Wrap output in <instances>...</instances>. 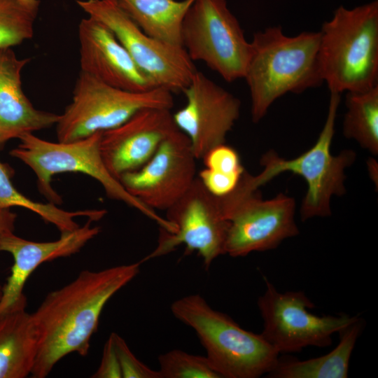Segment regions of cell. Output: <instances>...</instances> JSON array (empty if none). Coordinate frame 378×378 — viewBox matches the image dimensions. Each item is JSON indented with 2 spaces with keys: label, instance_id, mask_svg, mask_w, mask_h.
<instances>
[{
  "label": "cell",
  "instance_id": "23",
  "mask_svg": "<svg viewBox=\"0 0 378 378\" xmlns=\"http://www.w3.org/2000/svg\"><path fill=\"white\" fill-rule=\"evenodd\" d=\"M347 108L343 133L372 154L378 153V85L363 92L346 94Z\"/></svg>",
  "mask_w": 378,
  "mask_h": 378
},
{
  "label": "cell",
  "instance_id": "26",
  "mask_svg": "<svg viewBox=\"0 0 378 378\" xmlns=\"http://www.w3.org/2000/svg\"><path fill=\"white\" fill-rule=\"evenodd\" d=\"M118 355L122 378H160L158 370H155L132 353L125 340L112 332Z\"/></svg>",
  "mask_w": 378,
  "mask_h": 378
},
{
  "label": "cell",
  "instance_id": "11",
  "mask_svg": "<svg viewBox=\"0 0 378 378\" xmlns=\"http://www.w3.org/2000/svg\"><path fill=\"white\" fill-rule=\"evenodd\" d=\"M264 279L266 289L257 302L263 321L260 334L279 354L300 352L309 346H328L333 334L358 317L346 314L315 315L308 311L314 304L304 292L281 293Z\"/></svg>",
  "mask_w": 378,
  "mask_h": 378
},
{
  "label": "cell",
  "instance_id": "17",
  "mask_svg": "<svg viewBox=\"0 0 378 378\" xmlns=\"http://www.w3.org/2000/svg\"><path fill=\"white\" fill-rule=\"evenodd\" d=\"M78 40L80 71L124 90L140 92L158 88L102 22L90 16L82 19Z\"/></svg>",
  "mask_w": 378,
  "mask_h": 378
},
{
  "label": "cell",
  "instance_id": "29",
  "mask_svg": "<svg viewBox=\"0 0 378 378\" xmlns=\"http://www.w3.org/2000/svg\"><path fill=\"white\" fill-rule=\"evenodd\" d=\"M91 377L122 378L113 333L104 346L100 364Z\"/></svg>",
  "mask_w": 378,
  "mask_h": 378
},
{
  "label": "cell",
  "instance_id": "9",
  "mask_svg": "<svg viewBox=\"0 0 378 378\" xmlns=\"http://www.w3.org/2000/svg\"><path fill=\"white\" fill-rule=\"evenodd\" d=\"M218 200L228 223L224 252L231 257L273 249L299 233L295 201L286 195L263 200L258 190L247 192L237 186Z\"/></svg>",
  "mask_w": 378,
  "mask_h": 378
},
{
  "label": "cell",
  "instance_id": "4",
  "mask_svg": "<svg viewBox=\"0 0 378 378\" xmlns=\"http://www.w3.org/2000/svg\"><path fill=\"white\" fill-rule=\"evenodd\" d=\"M170 309L176 318L195 331L221 378H258L276 365L279 354L261 334L244 329L202 295L180 298Z\"/></svg>",
  "mask_w": 378,
  "mask_h": 378
},
{
  "label": "cell",
  "instance_id": "19",
  "mask_svg": "<svg viewBox=\"0 0 378 378\" xmlns=\"http://www.w3.org/2000/svg\"><path fill=\"white\" fill-rule=\"evenodd\" d=\"M38 348V335L26 307L0 316V378L31 375Z\"/></svg>",
  "mask_w": 378,
  "mask_h": 378
},
{
  "label": "cell",
  "instance_id": "18",
  "mask_svg": "<svg viewBox=\"0 0 378 378\" xmlns=\"http://www.w3.org/2000/svg\"><path fill=\"white\" fill-rule=\"evenodd\" d=\"M29 62L19 59L11 48H0V146L59 120V115L36 109L24 93L21 73Z\"/></svg>",
  "mask_w": 378,
  "mask_h": 378
},
{
  "label": "cell",
  "instance_id": "30",
  "mask_svg": "<svg viewBox=\"0 0 378 378\" xmlns=\"http://www.w3.org/2000/svg\"><path fill=\"white\" fill-rule=\"evenodd\" d=\"M17 215L10 209H0V234L14 231Z\"/></svg>",
  "mask_w": 378,
  "mask_h": 378
},
{
  "label": "cell",
  "instance_id": "28",
  "mask_svg": "<svg viewBox=\"0 0 378 378\" xmlns=\"http://www.w3.org/2000/svg\"><path fill=\"white\" fill-rule=\"evenodd\" d=\"M242 175L220 173L204 168L200 172L197 178L211 195L223 197L237 188Z\"/></svg>",
  "mask_w": 378,
  "mask_h": 378
},
{
  "label": "cell",
  "instance_id": "12",
  "mask_svg": "<svg viewBox=\"0 0 378 378\" xmlns=\"http://www.w3.org/2000/svg\"><path fill=\"white\" fill-rule=\"evenodd\" d=\"M166 211L164 218L173 225L174 231L169 233L160 228L156 248L141 263L168 254L182 244L186 254L197 253L206 270L215 259L225 254L227 221L223 216L218 197L208 192L197 177Z\"/></svg>",
  "mask_w": 378,
  "mask_h": 378
},
{
  "label": "cell",
  "instance_id": "1",
  "mask_svg": "<svg viewBox=\"0 0 378 378\" xmlns=\"http://www.w3.org/2000/svg\"><path fill=\"white\" fill-rule=\"evenodd\" d=\"M141 264L140 261L99 271L83 270L70 283L46 296L31 314L38 335L31 377H46L70 354L88 355L103 309L137 276Z\"/></svg>",
  "mask_w": 378,
  "mask_h": 378
},
{
  "label": "cell",
  "instance_id": "5",
  "mask_svg": "<svg viewBox=\"0 0 378 378\" xmlns=\"http://www.w3.org/2000/svg\"><path fill=\"white\" fill-rule=\"evenodd\" d=\"M102 132L70 142L43 140L33 133L21 136L18 148L10 155L27 164L36 176L37 187L48 202L60 204V195L51 186L52 177L61 173L79 172L97 180L111 199L138 210L160 227L172 232L174 226L164 217L130 194L105 166L99 150Z\"/></svg>",
  "mask_w": 378,
  "mask_h": 378
},
{
  "label": "cell",
  "instance_id": "24",
  "mask_svg": "<svg viewBox=\"0 0 378 378\" xmlns=\"http://www.w3.org/2000/svg\"><path fill=\"white\" fill-rule=\"evenodd\" d=\"M40 4L39 0H0V48L33 37Z\"/></svg>",
  "mask_w": 378,
  "mask_h": 378
},
{
  "label": "cell",
  "instance_id": "25",
  "mask_svg": "<svg viewBox=\"0 0 378 378\" xmlns=\"http://www.w3.org/2000/svg\"><path fill=\"white\" fill-rule=\"evenodd\" d=\"M160 378H221L207 358L180 349L158 356Z\"/></svg>",
  "mask_w": 378,
  "mask_h": 378
},
{
  "label": "cell",
  "instance_id": "20",
  "mask_svg": "<svg viewBox=\"0 0 378 378\" xmlns=\"http://www.w3.org/2000/svg\"><path fill=\"white\" fill-rule=\"evenodd\" d=\"M364 326L359 316L339 331L338 344L328 354L314 358L299 360L280 359L267 374L272 378H346L350 358L356 341Z\"/></svg>",
  "mask_w": 378,
  "mask_h": 378
},
{
  "label": "cell",
  "instance_id": "15",
  "mask_svg": "<svg viewBox=\"0 0 378 378\" xmlns=\"http://www.w3.org/2000/svg\"><path fill=\"white\" fill-rule=\"evenodd\" d=\"M178 130L171 109L146 108L101 134L99 150L111 175L119 180L146 164L162 141Z\"/></svg>",
  "mask_w": 378,
  "mask_h": 378
},
{
  "label": "cell",
  "instance_id": "2",
  "mask_svg": "<svg viewBox=\"0 0 378 378\" xmlns=\"http://www.w3.org/2000/svg\"><path fill=\"white\" fill-rule=\"evenodd\" d=\"M320 31L290 36L281 26L253 34L251 55L244 78L249 89L251 114L258 122L277 99L321 86L318 62Z\"/></svg>",
  "mask_w": 378,
  "mask_h": 378
},
{
  "label": "cell",
  "instance_id": "13",
  "mask_svg": "<svg viewBox=\"0 0 378 378\" xmlns=\"http://www.w3.org/2000/svg\"><path fill=\"white\" fill-rule=\"evenodd\" d=\"M189 139L178 129L160 144L139 169L122 174L125 190L148 208L167 210L189 189L196 177V160Z\"/></svg>",
  "mask_w": 378,
  "mask_h": 378
},
{
  "label": "cell",
  "instance_id": "3",
  "mask_svg": "<svg viewBox=\"0 0 378 378\" xmlns=\"http://www.w3.org/2000/svg\"><path fill=\"white\" fill-rule=\"evenodd\" d=\"M318 62L330 92L378 85V1L338 7L320 30Z\"/></svg>",
  "mask_w": 378,
  "mask_h": 378
},
{
  "label": "cell",
  "instance_id": "21",
  "mask_svg": "<svg viewBox=\"0 0 378 378\" xmlns=\"http://www.w3.org/2000/svg\"><path fill=\"white\" fill-rule=\"evenodd\" d=\"M194 1L118 0L124 10L146 34L176 46H182L183 21Z\"/></svg>",
  "mask_w": 378,
  "mask_h": 378
},
{
  "label": "cell",
  "instance_id": "14",
  "mask_svg": "<svg viewBox=\"0 0 378 378\" xmlns=\"http://www.w3.org/2000/svg\"><path fill=\"white\" fill-rule=\"evenodd\" d=\"M186 105L173 113L176 127L189 139L197 159L216 146L225 143L240 115V100L197 71L182 92Z\"/></svg>",
  "mask_w": 378,
  "mask_h": 378
},
{
  "label": "cell",
  "instance_id": "22",
  "mask_svg": "<svg viewBox=\"0 0 378 378\" xmlns=\"http://www.w3.org/2000/svg\"><path fill=\"white\" fill-rule=\"evenodd\" d=\"M10 177L9 166L0 162V209H10L12 206L29 209L38 215L45 222L54 225L61 234L71 232L80 226L75 220L76 217L83 216L97 220L100 216L99 209L69 211L51 202H35L15 188Z\"/></svg>",
  "mask_w": 378,
  "mask_h": 378
},
{
  "label": "cell",
  "instance_id": "8",
  "mask_svg": "<svg viewBox=\"0 0 378 378\" xmlns=\"http://www.w3.org/2000/svg\"><path fill=\"white\" fill-rule=\"evenodd\" d=\"M181 44L226 82L244 78L251 44L226 0H195L183 19Z\"/></svg>",
  "mask_w": 378,
  "mask_h": 378
},
{
  "label": "cell",
  "instance_id": "31",
  "mask_svg": "<svg viewBox=\"0 0 378 378\" xmlns=\"http://www.w3.org/2000/svg\"><path fill=\"white\" fill-rule=\"evenodd\" d=\"M1 289H2V286L0 284V297L1 295Z\"/></svg>",
  "mask_w": 378,
  "mask_h": 378
},
{
  "label": "cell",
  "instance_id": "6",
  "mask_svg": "<svg viewBox=\"0 0 378 378\" xmlns=\"http://www.w3.org/2000/svg\"><path fill=\"white\" fill-rule=\"evenodd\" d=\"M340 102V94L330 92L325 124L310 149L291 160L281 158L274 151L267 152L260 160L263 169L260 174L252 176L246 171L244 172L239 183L241 188L249 192L255 191L279 174L290 172L302 176L307 184L300 208L302 220L330 216L331 197L346 192L344 170L356 156L350 150H344L338 155L330 152Z\"/></svg>",
  "mask_w": 378,
  "mask_h": 378
},
{
  "label": "cell",
  "instance_id": "27",
  "mask_svg": "<svg viewBox=\"0 0 378 378\" xmlns=\"http://www.w3.org/2000/svg\"><path fill=\"white\" fill-rule=\"evenodd\" d=\"M202 159L205 168L215 172L241 175L245 171L237 150L225 143L211 148Z\"/></svg>",
  "mask_w": 378,
  "mask_h": 378
},
{
  "label": "cell",
  "instance_id": "10",
  "mask_svg": "<svg viewBox=\"0 0 378 378\" xmlns=\"http://www.w3.org/2000/svg\"><path fill=\"white\" fill-rule=\"evenodd\" d=\"M90 17L108 27L138 67L156 87L183 92L197 71L182 46L162 42L146 34L118 0H77Z\"/></svg>",
  "mask_w": 378,
  "mask_h": 378
},
{
  "label": "cell",
  "instance_id": "16",
  "mask_svg": "<svg viewBox=\"0 0 378 378\" xmlns=\"http://www.w3.org/2000/svg\"><path fill=\"white\" fill-rule=\"evenodd\" d=\"M92 222L88 219L83 226L62 233L59 239L52 241L27 240L15 235L13 231L0 234V252L10 253L13 258L10 274L1 289L0 316L12 309L27 307L23 289L29 276L39 265L79 252L99 234L101 228L92 226Z\"/></svg>",
  "mask_w": 378,
  "mask_h": 378
},
{
  "label": "cell",
  "instance_id": "7",
  "mask_svg": "<svg viewBox=\"0 0 378 378\" xmlns=\"http://www.w3.org/2000/svg\"><path fill=\"white\" fill-rule=\"evenodd\" d=\"M173 106V92L166 88L124 90L80 71L72 100L56 123L58 141H74L113 129L144 108Z\"/></svg>",
  "mask_w": 378,
  "mask_h": 378
}]
</instances>
